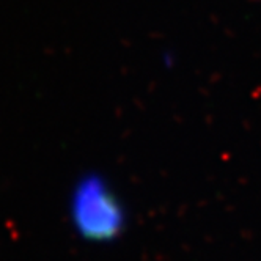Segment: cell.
I'll return each instance as SVG.
<instances>
[{
  "label": "cell",
  "instance_id": "1",
  "mask_svg": "<svg viewBox=\"0 0 261 261\" xmlns=\"http://www.w3.org/2000/svg\"><path fill=\"white\" fill-rule=\"evenodd\" d=\"M74 223L90 239H110L123 225L120 203L99 179H88L74 195Z\"/></svg>",
  "mask_w": 261,
  "mask_h": 261
}]
</instances>
